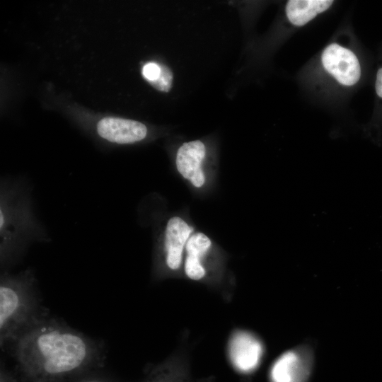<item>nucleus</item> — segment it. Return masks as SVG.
<instances>
[{
  "mask_svg": "<svg viewBox=\"0 0 382 382\" xmlns=\"http://www.w3.org/2000/svg\"><path fill=\"white\" fill-rule=\"evenodd\" d=\"M375 90L377 96L382 98V67L377 71Z\"/></svg>",
  "mask_w": 382,
  "mask_h": 382,
  "instance_id": "obj_15",
  "label": "nucleus"
},
{
  "mask_svg": "<svg viewBox=\"0 0 382 382\" xmlns=\"http://www.w3.org/2000/svg\"><path fill=\"white\" fill-rule=\"evenodd\" d=\"M50 317L30 278L8 277L0 284V345H12L24 332Z\"/></svg>",
  "mask_w": 382,
  "mask_h": 382,
  "instance_id": "obj_2",
  "label": "nucleus"
},
{
  "mask_svg": "<svg viewBox=\"0 0 382 382\" xmlns=\"http://www.w3.org/2000/svg\"><path fill=\"white\" fill-rule=\"evenodd\" d=\"M0 382H18L13 372L1 366L0 373Z\"/></svg>",
  "mask_w": 382,
  "mask_h": 382,
  "instance_id": "obj_14",
  "label": "nucleus"
},
{
  "mask_svg": "<svg viewBox=\"0 0 382 382\" xmlns=\"http://www.w3.org/2000/svg\"><path fill=\"white\" fill-rule=\"evenodd\" d=\"M332 3L329 0H290L286 6V16L293 25L302 26L328 10Z\"/></svg>",
  "mask_w": 382,
  "mask_h": 382,
  "instance_id": "obj_10",
  "label": "nucleus"
},
{
  "mask_svg": "<svg viewBox=\"0 0 382 382\" xmlns=\"http://www.w3.org/2000/svg\"><path fill=\"white\" fill-rule=\"evenodd\" d=\"M98 134L103 139L117 144H129L145 138L146 126L137 121L118 117H105L97 125Z\"/></svg>",
  "mask_w": 382,
  "mask_h": 382,
  "instance_id": "obj_6",
  "label": "nucleus"
},
{
  "mask_svg": "<svg viewBox=\"0 0 382 382\" xmlns=\"http://www.w3.org/2000/svg\"><path fill=\"white\" fill-rule=\"evenodd\" d=\"M160 73V65L153 62L146 64L142 69V75L148 82L157 79Z\"/></svg>",
  "mask_w": 382,
  "mask_h": 382,
  "instance_id": "obj_13",
  "label": "nucleus"
},
{
  "mask_svg": "<svg viewBox=\"0 0 382 382\" xmlns=\"http://www.w3.org/2000/svg\"><path fill=\"white\" fill-rule=\"evenodd\" d=\"M204 156L205 146L199 140L183 144L177 152L178 170L185 179L190 180L197 187H201L205 180L201 168Z\"/></svg>",
  "mask_w": 382,
  "mask_h": 382,
  "instance_id": "obj_7",
  "label": "nucleus"
},
{
  "mask_svg": "<svg viewBox=\"0 0 382 382\" xmlns=\"http://www.w3.org/2000/svg\"><path fill=\"white\" fill-rule=\"evenodd\" d=\"M103 368L91 370L62 382H116L111 376L103 370Z\"/></svg>",
  "mask_w": 382,
  "mask_h": 382,
  "instance_id": "obj_11",
  "label": "nucleus"
},
{
  "mask_svg": "<svg viewBox=\"0 0 382 382\" xmlns=\"http://www.w3.org/2000/svg\"><path fill=\"white\" fill-rule=\"evenodd\" d=\"M306 351L298 348L282 354L272 366V382H305L310 366V356Z\"/></svg>",
  "mask_w": 382,
  "mask_h": 382,
  "instance_id": "obj_5",
  "label": "nucleus"
},
{
  "mask_svg": "<svg viewBox=\"0 0 382 382\" xmlns=\"http://www.w3.org/2000/svg\"><path fill=\"white\" fill-rule=\"evenodd\" d=\"M18 382H62L104 367L100 345L50 316L12 345Z\"/></svg>",
  "mask_w": 382,
  "mask_h": 382,
  "instance_id": "obj_1",
  "label": "nucleus"
},
{
  "mask_svg": "<svg viewBox=\"0 0 382 382\" xmlns=\"http://www.w3.org/2000/svg\"><path fill=\"white\" fill-rule=\"evenodd\" d=\"M193 228L189 226L180 217L171 218L166 230L165 248L166 252V264L171 270L180 267L182 254Z\"/></svg>",
  "mask_w": 382,
  "mask_h": 382,
  "instance_id": "obj_8",
  "label": "nucleus"
},
{
  "mask_svg": "<svg viewBox=\"0 0 382 382\" xmlns=\"http://www.w3.org/2000/svg\"><path fill=\"white\" fill-rule=\"evenodd\" d=\"M324 69L340 83L351 86L361 77V66L353 52L336 43L329 45L323 52Z\"/></svg>",
  "mask_w": 382,
  "mask_h": 382,
  "instance_id": "obj_3",
  "label": "nucleus"
},
{
  "mask_svg": "<svg viewBox=\"0 0 382 382\" xmlns=\"http://www.w3.org/2000/svg\"><path fill=\"white\" fill-rule=\"evenodd\" d=\"M263 351L260 340L248 332H236L230 340L231 360L234 366L242 372L254 370L260 361Z\"/></svg>",
  "mask_w": 382,
  "mask_h": 382,
  "instance_id": "obj_4",
  "label": "nucleus"
},
{
  "mask_svg": "<svg viewBox=\"0 0 382 382\" xmlns=\"http://www.w3.org/2000/svg\"><path fill=\"white\" fill-rule=\"evenodd\" d=\"M160 66L161 73L158 79L149 83L160 91L168 92L172 87L173 75L168 66L163 64Z\"/></svg>",
  "mask_w": 382,
  "mask_h": 382,
  "instance_id": "obj_12",
  "label": "nucleus"
},
{
  "mask_svg": "<svg viewBox=\"0 0 382 382\" xmlns=\"http://www.w3.org/2000/svg\"><path fill=\"white\" fill-rule=\"evenodd\" d=\"M212 245L210 239L204 233L192 235L186 243L185 272L192 280H199L205 275V270L201 260Z\"/></svg>",
  "mask_w": 382,
  "mask_h": 382,
  "instance_id": "obj_9",
  "label": "nucleus"
}]
</instances>
